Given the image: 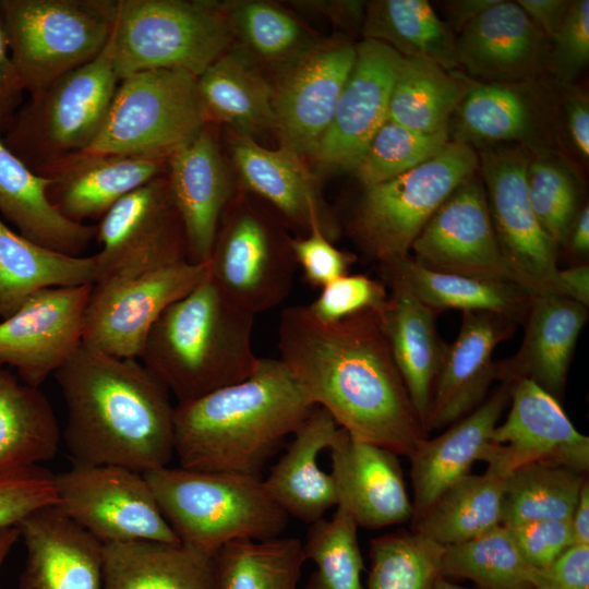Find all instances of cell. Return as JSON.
I'll return each mask as SVG.
<instances>
[{
    "instance_id": "11a10c76",
    "label": "cell",
    "mask_w": 589,
    "mask_h": 589,
    "mask_svg": "<svg viewBox=\"0 0 589 589\" xmlns=\"http://www.w3.org/2000/svg\"><path fill=\"white\" fill-rule=\"evenodd\" d=\"M525 562L542 568L574 544L570 520H533L507 527Z\"/></svg>"
},
{
    "instance_id": "816d5d0a",
    "label": "cell",
    "mask_w": 589,
    "mask_h": 589,
    "mask_svg": "<svg viewBox=\"0 0 589 589\" xmlns=\"http://www.w3.org/2000/svg\"><path fill=\"white\" fill-rule=\"evenodd\" d=\"M387 297L383 281L347 274L323 287L318 297L305 305L314 317L329 323L368 310L378 311Z\"/></svg>"
},
{
    "instance_id": "d6a6232c",
    "label": "cell",
    "mask_w": 589,
    "mask_h": 589,
    "mask_svg": "<svg viewBox=\"0 0 589 589\" xmlns=\"http://www.w3.org/2000/svg\"><path fill=\"white\" fill-rule=\"evenodd\" d=\"M49 184L8 148L0 134V218L38 244L82 256L96 237V225L64 217L49 200Z\"/></svg>"
},
{
    "instance_id": "9c48e42d",
    "label": "cell",
    "mask_w": 589,
    "mask_h": 589,
    "mask_svg": "<svg viewBox=\"0 0 589 589\" xmlns=\"http://www.w3.org/2000/svg\"><path fill=\"white\" fill-rule=\"evenodd\" d=\"M15 68L32 95L107 46L117 0H0Z\"/></svg>"
},
{
    "instance_id": "f35d334b",
    "label": "cell",
    "mask_w": 589,
    "mask_h": 589,
    "mask_svg": "<svg viewBox=\"0 0 589 589\" xmlns=\"http://www.w3.org/2000/svg\"><path fill=\"white\" fill-rule=\"evenodd\" d=\"M362 32L404 58L431 61L447 71L459 68L456 35L426 0H376L365 4Z\"/></svg>"
},
{
    "instance_id": "d6986e66",
    "label": "cell",
    "mask_w": 589,
    "mask_h": 589,
    "mask_svg": "<svg viewBox=\"0 0 589 589\" xmlns=\"http://www.w3.org/2000/svg\"><path fill=\"white\" fill-rule=\"evenodd\" d=\"M410 251L416 262L432 271L514 283L496 240L479 172L441 204Z\"/></svg>"
},
{
    "instance_id": "60d3db41",
    "label": "cell",
    "mask_w": 589,
    "mask_h": 589,
    "mask_svg": "<svg viewBox=\"0 0 589 589\" xmlns=\"http://www.w3.org/2000/svg\"><path fill=\"white\" fill-rule=\"evenodd\" d=\"M470 77L423 59L404 58L388 105L387 119L406 128L434 133L448 130Z\"/></svg>"
},
{
    "instance_id": "7c38bea8",
    "label": "cell",
    "mask_w": 589,
    "mask_h": 589,
    "mask_svg": "<svg viewBox=\"0 0 589 589\" xmlns=\"http://www.w3.org/2000/svg\"><path fill=\"white\" fill-rule=\"evenodd\" d=\"M498 247L516 285L533 294H558V248L536 218L526 171L531 151L519 144L477 152Z\"/></svg>"
},
{
    "instance_id": "2e32d148",
    "label": "cell",
    "mask_w": 589,
    "mask_h": 589,
    "mask_svg": "<svg viewBox=\"0 0 589 589\" xmlns=\"http://www.w3.org/2000/svg\"><path fill=\"white\" fill-rule=\"evenodd\" d=\"M509 411L492 432L481 460L486 470L505 478L531 462L589 469V437L580 433L560 404L533 381L509 382Z\"/></svg>"
},
{
    "instance_id": "9a60e30c",
    "label": "cell",
    "mask_w": 589,
    "mask_h": 589,
    "mask_svg": "<svg viewBox=\"0 0 589 589\" xmlns=\"http://www.w3.org/2000/svg\"><path fill=\"white\" fill-rule=\"evenodd\" d=\"M208 262L181 261L128 278L93 285L82 345L121 359H140L164 311L196 287Z\"/></svg>"
},
{
    "instance_id": "4316f807",
    "label": "cell",
    "mask_w": 589,
    "mask_h": 589,
    "mask_svg": "<svg viewBox=\"0 0 589 589\" xmlns=\"http://www.w3.org/2000/svg\"><path fill=\"white\" fill-rule=\"evenodd\" d=\"M16 528L26 549L20 589H101L103 542L56 505L29 514Z\"/></svg>"
},
{
    "instance_id": "ffe728a7",
    "label": "cell",
    "mask_w": 589,
    "mask_h": 589,
    "mask_svg": "<svg viewBox=\"0 0 589 589\" xmlns=\"http://www.w3.org/2000/svg\"><path fill=\"white\" fill-rule=\"evenodd\" d=\"M402 57L389 46L364 38L339 96L333 119L312 155L327 172L354 170L386 121Z\"/></svg>"
},
{
    "instance_id": "ee69618b",
    "label": "cell",
    "mask_w": 589,
    "mask_h": 589,
    "mask_svg": "<svg viewBox=\"0 0 589 589\" xmlns=\"http://www.w3.org/2000/svg\"><path fill=\"white\" fill-rule=\"evenodd\" d=\"M532 569L504 525L471 540L444 546L441 560L442 577L469 579L478 589H533Z\"/></svg>"
},
{
    "instance_id": "d590c367",
    "label": "cell",
    "mask_w": 589,
    "mask_h": 589,
    "mask_svg": "<svg viewBox=\"0 0 589 589\" xmlns=\"http://www.w3.org/2000/svg\"><path fill=\"white\" fill-rule=\"evenodd\" d=\"M206 124L226 123L250 135L275 128L273 86L238 52H225L196 77Z\"/></svg>"
},
{
    "instance_id": "03108f58",
    "label": "cell",
    "mask_w": 589,
    "mask_h": 589,
    "mask_svg": "<svg viewBox=\"0 0 589 589\" xmlns=\"http://www.w3.org/2000/svg\"><path fill=\"white\" fill-rule=\"evenodd\" d=\"M19 539L20 532L16 526L0 529V567Z\"/></svg>"
},
{
    "instance_id": "bcb514c9",
    "label": "cell",
    "mask_w": 589,
    "mask_h": 589,
    "mask_svg": "<svg viewBox=\"0 0 589 589\" xmlns=\"http://www.w3.org/2000/svg\"><path fill=\"white\" fill-rule=\"evenodd\" d=\"M444 546L410 530L373 538L365 589H434Z\"/></svg>"
},
{
    "instance_id": "52a82bcc",
    "label": "cell",
    "mask_w": 589,
    "mask_h": 589,
    "mask_svg": "<svg viewBox=\"0 0 589 589\" xmlns=\"http://www.w3.org/2000/svg\"><path fill=\"white\" fill-rule=\"evenodd\" d=\"M110 39L92 61L29 95L1 135L32 170L87 149L97 137L119 84Z\"/></svg>"
},
{
    "instance_id": "cb8c5ba5",
    "label": "cell",
    "mask_w": 589,
    "mask_h": 589,
    "mask_svg": "<svg viewBox=\"0 0 589 589\" xmlns=\"http://www.w3.org/2000/svg\"><path fill=\"white\" fill-rule=\"evenodd\" d=\"M533 81L479 82L470 79L448 133L457 142L483 147L516 143L549 148L550 109Z\"/></svg>"
},
{
    "instance_id": "db71d44e",
    "label": "cell",
    "mask_w": 589,
    "mask_h": 589,
    "mask_svg": "<svg viewBox=\"0 0 589 589\" xmlns=\"http://www.w3.org/2000/svg\"><path fill=\"white\" fill-rule=\"evenodd\" d=\"M291 249L305 281L320 289L347 275L357 260L354 254L336 248L320 230L302 238H291Z\"/></svg>"
},
{
    "instance_id": "5bb4252c",
    "label": "cell",
    "mask_w": 589,
    "mask_h": 589,
    "mask_svg": "<svg viewBox=\"0 0 589 589\" xmlns=\"http://www.w3.org/2000/svg\"><path fill=\"white\" fill-rule=\"evenodd\" d=\"M94 285L188 261L187 239L166 173L118 201L96 225Z\"/></svg>"
},
{
    "instance_id": "3957f363",
    "label": "cell",
    "mask_w": 589,
    "mask_h": 589,
    "mask_svg": "<svg viewBox=\"0 0 589 589\" xmlns=\"http://www.w3.org/2000/svg\"><path fill=\"white\" fill-rule=\"evenodd\" d=\"M316 407L280 359L247 378L175 406L180 467L261 477L286 437Z\"/></svg>"
},
{
    "instance_id": "e7e4bbea",
    "label": "cell",
    "mask_w": 589,
    "mask_h": 589,
    "mask_svg": "<svg viewBox=\"0 0 589 589\" xmlns=\"http://www.w3.org/2000/svg\"><path fill=\"white\" fill-rule=\"evenodd\" d=\"M574 543L589 544V481L582 484L570 517Z\"/></svg>"
},
{
    "instance_id": "f907efd6",
    "label": "cell",
    "mask_w": 589,
    "mask_h": 589,
    "mask_svg": "<svg viewBox=\"0 0 589 589\" xmlns=\"http://www.w3.org/2000/svg\"><path fill=\"white\" fill-rule=\"evenodd\" d=\"M57 504L55 474L40 466L0 473V529Z\"/></svg>"
},
{
    "instance_id": "30bf717a",
    "label": "cell",
    "mask_w": 589,
    "mask_h": 589,
    "mask_svg": "<svg viewBox=\"0 0 589 589\" xmlns=\"http://www.w3.org/2000/svg\"><path fill=\"white\" fill-rule=\"evenodd\" d=\"M205 125L195 76L141 71L119 81L105 122L85 152L167 158Z\"/></svg>"
},
{
    "instance_id": "8992f818",
    "label": "cell",
    "mask_w": 589,
    "mask_h": 589,
    "mask_svg": "<svg viewBox=\"0 0 589 589\" xmlns=\"http://www.w3.org/2000/svg\"><path fill=\"white\" fill-rule=\"evenodd\" d=\"M227 5L213 1L117 0L110 36L120 80L147 70H179L195 77L231 40Z\"/></svg>"
},
{
    "instance_id": "d4e9b609",
    "label": "cell",
    "mask_w": 589,
    "mask_h": 589,
    "mask_svg": "<svg viewBox=\"0 0 589 589\" xmlns=\"http://www.w3.org/2000/svg\"><path fill=\"white\" fill-rule=\"evenodd\" d=\"M167 158L79 152L37 171L50 181L48 196L68 219H100L127 194L166 173Z\"/></svg>"
},
{
    "instance_id": "4dcf8cb0",
    "label": "cell",
    "mask_w": 589,
    "mask_h": 589,
    "mask_svg": "<svg viewBox=\"0 0 589 589\" xmlns=\"http://www.w3.org/2000/svg\"><path fill=\"white\" fill-rule=\"evenodd\" d=\"M388 297L377 311L397 369L423 425L447 345L438 335L435 314L398 278L383 274ZM425 428V426H424Z\"/></svg>"
},
{
    "instance_id": "1f68e13d",
    "label": "cell",
    "mask_w": 589,
    "mask_h": 589,
    "mask_svg": "<svg viewBox=\"0 0 589 589\" xmlns=\"http://www.w3.org/2000/svg\"><path fill=\"white\" fill-rule=\"evenodd\" d=\"M338 431L333 417L316 406L262 479L268 495L289 517L311 525L337 506L334 479L318 466L317 458L329 448Z\"/></svg>"
},
{
    "instance_id": "7402d4cb",
    "label": "cell",
    "mask_w": 589,
    "mask_h": 589,
    "mask_svg": "<svg viewBox=\"0 0 589 589\" xmlns=\"http://www.w3.org/2000/svg\"><path fill=\"white\" fill-rule=\"evenodd\" d=\"M328 450L337 506L358 527L381 529L411 521L412 502L397 454L358 440L341 428Z\"/></svg>"
},
{
    "instance_id": "003e7915",
    "label": "cell",
    "mask_w": 589,
    "mask_h": 589,
    "mask_svg": "<svg viewBox=\"0 0 589 589\" xmlns=\"http://www.w3.org/2000/svg\"><path fill=\"white\" fill-rule=\"evenodd\" d=\"M434 589H468V588L458 586V585L452 582L449 579H446V578L440 576L438 579L435 582Z\"/></svg>"
},
{
    "instance_id": "8fae6325",
    "label": "cell",
    "mask_w": 589,
    "mask_h": 589,
    "mask_svg": "<svg viewBox=\"0 0 589 589\" xmlns=\"http://www.w3.org/2000/svg\"><path fill=\"white\" fill-rule=\"evenodd\" d=\"M297 268L291 237L248 201L230 200L208 260V275L220 292L255 316L289 296Z\"/></svg>"
},
{
    "instance_id": "5b68a950",
    "label": "cell",
    "mask_w": 589,
    "mask_h": 589,
    "mask_svg": "<svg viewBox=\"0 0 589 589\" xmlns=\"http://www.w3.org/2000/svg\"><path fill=\"white\" fill-rule=\"evenodd\" d=\"M143 474L179 542L205 556L232 541L281 537L288 526L261 477L180 466Z\"/></svg>"
},
{
    "instance_id": "ba28073f",
    "label": "cell",
    "mask_w": 589,
    "mask_h": 589,
    "mask_svg": "<svg viewBox=\"0 0 589 589\" xmlns=\"http://www.w3.org/2000/svg\"><path fill=\"white\" fill-rule=\"evenodd\" d=\"M478 172L474 148L450 141L411 170L364 188L350 224L354 241L381 265L407 257L435 211L457 187Z\"/></svg>"
},
{
    "instance_id": "277c9868",
    "label": "cell",
    "mask_w": 589,
    "mask_h": 589,
    "mask_svg": "<svg viewBox=\"0 0 589 589\" xmlns=\"http://www.w3.org/2000/svg\"><path fill=\"white\" fill-rule=\"evenodd\" d=\"M255 316L204 279L178 299L151 328L142 363L178 400L196 399L240 382L257 368Z\"/></svg>"
},
{
    "instance_id": "7bdbcfd3",
    "label": "cell",
    "mask_w": 589,
    "mask_h": 589,
    "mask_svg": "<svg viewBox=\"0 0 589 589\" xmlns=\"http://www.w3.org/2000/svg\"><path fill=\"white\" fill-rule=\"evenodd\" d=\"M587 473L558 465L531 462L504 479L502 525L570 520Z\"/></svg>"
},
{
    "instance_id": "ab89813d",
    "label": "cell",
    "mask_w": 589,
    "mask_h": 589,
    "mask_svg": "<svg viewBox=\"0 0 589 589\" xmlns=\"http://www.w3.org/2000/svg\"><path fill=\"white\" fill-rule=\"evenodd\" d=\"M504 479L467 474L447 488L411 530L442 545L471 540L502 525Z\"/></svg>"
},
{
    "instance_id": "c3c4849f",
    "label": "cell",
    "mask_w": 589,
    "mask_h": 589,
    "mask_svg": "<svg viewBox=\"0 0 589 589\" xmlns=\"http://www.w3.org/2000/svg\"><path fill=\"white\" fill-rule=\"evenodd\" d=\"M448 130L424 133L386 119L356 167L364 188L392 180L435 156L448 143Z\"/></svg>"
},
{
    "instance_id": "6da1fadb",
    "label": "cell",
    "mask_w": 589,
    "mask_h": 589,
    "mask_svg": "<svg viewBox=\"0 0 589 589\" xmlns=\"http://www.w3.org/2000/svg\"><path fill=\"white\" fill-rule=\"evenodd\" d=\"M277 345L279 359L313 402L351 436L406 457L428 437L377 311L326 323L305 304L288 306Z\"/></svg>"
},
{
    "instance_id": "4fadbf2b",
    "label": "cell",
    "mask_w": 589,
    "mask_h": 589,
    "mask_svg": "<svg viewBox=\"0 0 589 589\" xmlns=\"http://www.w3.org/2000/svg\"><path fill=\"white\" fill-rule=\"evenodd\" d=\"M55 486L60 512L103 543H180L141 472L74 462L55 474Z\"/></svg>"
},
{
    "instance_id": "f1b7e54d",
    "label": "cell",
    "mask_w": 589,
    "mask_h": 589,
    "mask_svg": "<svg viewBox=\"0 0 589 589\" xmlns=\"http://www.w3.org/2000/svg\"><path fill=\"white\" fill-rule=\"evenodd\" d=\"M509 382H502L479 407L447 426L441 435L424 438L408 457L413 488L411 524L481 460L492 432L509 404Z\"/></svg>"
},
{
    "instance_id": "e575fe53",
    "label": "cell",
    "mask_w": 589,
    "mask_h": 589,
    "mask_svg": "<svg viewBox=\"0 0 589 589\" xmlns=\"http://www.w3.org/2000/svg\"><path fill=\"white\" fill-rule=\"evenodd\" d=\"M96 278L95 255L57 252L23 237L0 218V318L39 290L94 285Z\"/></svg>"
},
{
    "instance_id": "44dd1931",
    "label": "cell",
    "mask_w": 589,
    "mask_h": 589,
    "mask_svg": "<svg viewBox=\"0 0 589 589\" xmlns=\"http://www.w3.org/2000/svg\"><path fill=\"white\" fill-rule=\"evenodd\" d=\"M516 322L492 312L465 311L458 335L447 349L436 377L425 430L449 426L479 407L497 380L493 351L510 338Z\"/></svg>"
},
{
    "instance_id": "6125c7cd",
    "label": "cell",
    "mask_w": 589,
    "mask_h": 589,
    "mask_svg": "<svg viewBox=\"0 0 589 589\" xmlns=\"http://www.w3.org/2000/svg\"><path fill=\"white\" fill-rule=\"evenodd\" d=\"M497 0H452L445 2L447 25L457 36L461 29Z\"/></svg>"
},
{
    "instance_id": "f5cc1de1",
    "label": "cell",
    "mask_w": 589,
    "mask_h": 589,
    "mask_svg": "<svg viewBox=\"0 0 589 589\" xmlns=\"http://www.w3.org/2000/svg\"><path fill=\"white\" fill-rule=\"evenodd\" d=\"M589 61V1L573 0L556 34L549 40L546 69L561 85H569Z\"/></svg>"
},
{
    "instance_id": "681fc988",
    "label": "cell",
    "mask_w": 589,
    "mask_h": 589,
    "mask_svg": "<svg viewBox=\"0 0 589 589\" xmlns=\"http://www.w3.org/2000/svg\"><path fill=\"white\" fill-rule=\"evenodd\" d=\"M227 12L232 33L265 61L286 64L311 45L302 25L272 3L243 1Z\"/></svg>"
},
{
    "instance_id": "b9f144b4",
    "label": "cell",
    "mask_w": 589,
    "mask_h": 589,
    "mask_svg": "<svg viewBox=\"0 0 589 589\" xmlns=\"http://www.w3.org/2000/svg\"><path fill=\"white\" fill-rule=\"evenodd\" d=\"M213 560L216 589H298L305 562L302 541L283 536L229 542Z\"/></svg>"
},
{
    "instance_id": "ac0fdd59",
    "label": "cell",
    "mask_w": 589,
    "mask_h": 589,
    "mask_svg": "<svg viewBox=\"0 0 589 589\" xmlns=\"http://www.w3.org/2000/svg\"><path fill=\"white\" fill-rule=\"evenodd\" d=\"M356 59L346 40L312 43L287 62L273 86L275 129L283 145L313 155L326 132Z\"/></svg>"
},
{
    "instance_id": "91938a15",
    "label": "cell",
    "mask_w": 589,
    "mask_h": 589,
    "mask_svg": "<svg viewBox=\"0 0 589 589\" xmlns=\"http://www.w3.org/2000/svg\"><path fill=\"white\" fill-rule=\"evenodd\" d=\"M516 3L548 40L560 29L570 5L569 0H518Z\"/></svg>"
},
{
    "instance_id": "94428289",
    "label": "cell",
    "mask_w": 589,
    "mask_h": 589,
    "mask_svg": "<svg viewBox=\"0 0 589 589\" xmlns=\"http://www.w3.org/2000/svg\"><path fill=\"white\" fill-rule=\"evenodd\" d=\"M558 294L589 305V266L581 263L558 272Z\"/></svg>"
},
{
    "instance_id": "7a4b0ae2",
    "label": "cell",
    "mask_w": 589,
    "mask_h": 589,
    "mask_svg": "<svg viewBox=\"0 0 589 589\" xmlns=\"http://www.w3.org/2000/svg\"><path fill=\"white\" fill-rule=\"evenodd\" d=\"M52 376L67 407L61 438L75 464L141 473L169 465L175 406L143 363L81 345Z\"/></svg>"
},
{
    "instance_id": "f6af8a7d",
    "label": "cell",
    "mask_w": 589,
    "mask_h": 589,
    "mask_svg": "<svg viewBox=\"0 0 589 589\" xmlns=\"http://www.w3.org/2000/svg\"><path fill=\"white\" fill-rule=\"evenodd\" d=\"M302 544L305 561L315 565L304 589H365L358 526L344 508L309 525Z\"/></svg>"
},
{
    "instance_id": "7dc6e473",
    "label": "cell",
    "mask_w": 589,
    "mask_h": 589,
    "mask_svg": "<svg viewBox=\"0 0 589 589\" xmlns=\"http://www.w3.org/2000/svg\"><path fill=\"white\" fill-rule=\"evenodd\" d=\"M529 203L539 224L558 248L579 212L576 179L550 148L531 151L526 171Z\"/></svg>"
},
{
    "instance_id": "83f0119b",
    "label": "cell",
    "mask_w": 589,
    "mask_h": 589,
    "mask_svg": "<svg viewBox=\"0 0 589 589\" xmlns=\"http://www.w3.org/2000/svg\"><path fill=\"white\" fill-rule=\"evenodd\" d=\"M231 152L249 191L309 233L320 230L330 241L337 239L338 224L302 156L285 145L278 149L265 148L245 134L233 139Z\"/></svg>"
},
{
    "instance_id": "6f0895ef",
    "label": "cell",
    "mask_w": 589,
    "mask_h": 589,
    "mask_svg": "<svg viewBox=\"0 0 589 589\" xmlns=\"http://www.w3.org/2000/svg\"><path fill=\"white\" fill-rule=\"evenodd\" d=\"M25 87L13 62L0 11V134L2 135L22 106Z\"/></svg>"
},
{
    "instance_id": "74e56055",
    "label": "cell",
    "mask_w": 589,
    "mask_h": 589,
    "mask_svg": "<svg viewBox=\"0 0 589 589\" xmlns=\"http://www.w3.org/2000/svg\"><path fill=\"white\" fill-rule=\"evenodd\" d=\"M60 442L48 398L0 365V473L51 460Z\"/></svg>"
},
{
    "instance_id": "f546056e",
    "label": "cell",
    "mask_w": 589,
    "mask_h": 589,
    "mask_svg": "<svg viewBox=\"0 0 589 589\" xmlns=\"http://www.w3.org/2000/svg\"><path fill=\"white\" fill-rule=\"evenodd\" d=\"M587 320L588 308L574 300L551 293L531 296L520 348L496 362L497 380L529 378L560 400Z\"/></svg>"
},
{
    "instance_id": "be15d7a7",
    "label": "cell",
    "mask_w": 589,
    "mask_h": 589,
    "mask_svg": "<svg viewBox=\"0 0 589 589\" xmlns=\"http://www.w3.org/2000/svg\"><path fill=\"white\" fill-rule=\"evenodd\" d=\"M568 252L575 257H585L589 253V206H582L577 213L564 241Z\"/></svg>"
},
{
    "instance_id": "484cf974",
    "label": "cell",
    "mask_w": 589,
    "mask_h": 589,
    "mask_svg": "<svg viewBox=\"0 0 589 589\" xmlns=\"http://www.w3.org/2000/svg\"><path fill=\"white\" fill-rule=\"evenodd\" d=\"M206 127L166 161L169 190L185 233L188 261L195 264L208 262L220 217L231 200L228 172Z\"/></svg>"
},
{
    "instance_id": "603a6c76",
    "label": "cell",
    "mask_w": 589,
    "mask_h": 589,
    "mask_svg": "<svg viewBox=\"0 0 589 589\" xmlns=\"http://www.w3.org/2000/svg\"><path fill=\"white\" fill-rule=\"evenodd\" d=\"M456 50L471 80L524 82L546 69L549 40L516 1L497 0L456 36Z\"/></svg>"
},
{
    "instance_id": "680465c9",
    "label": "cell",
    "mask_w": 589,
    "mask_h": 589,
    "mask_svg": "<svg viewBox=\"0 0 589 589\" xmlns=\"http://www.w3.org/2000/svg\"><path fill=\"white\" fill-rule=\"evenodd\" d=\"M563 86L562 108L565 127L576 153L585 161L589 158V100L587 94L569 85Z\"/></svg>"
},
{
    "instance_id": "836d02e7",
    "label": "cell",
    "mask_w": 589,
    "mask_h": 589,
    "mask_svg": "<svg viewBox=\"0 0 589 589\" xmlns=\"http://www.w3.org/2000/svg\"><path fill=\"white\" fill-rule=\"evenodd\" d=\"M101 589H216L214 560L181 543H103Z\"/></svg>"
},
{
    "instance_id": "e0dca14e",
    "label": "cell",
    "mask_w": 589,
    "mask_h": 589,
    "mask_svg": "<svg viewBox=\"0 0 589 589\" xmlns=\"http://www.w3.org/2000/svg\"><path fill=\"white\" fill-rule=\"evenodd\" d=\"M93 285L39 290L0 320V365L39 387L81 347Z\"/></svg>"
},
{
    "instance_id": "9f6ffc18",
    "label": "cell",
    "mask_w": 589,
    "mask_h": 589,
    "mask_svg": "<svg viewBox=\"0 0 589 589\" xmlns=\"http://www.w3.org/2000/svg\"><path fill=\"white\" fill-rule=\"evenodd\" d=\"M533 589H589V544L574 543L550 564L533 568Z\"/></svg>"
},
{
    "instance_id": "8d00e7d4",
    "label": "cell",
    "mask_w": 589,
    "mask_h": 589,
    "mask_svg": "<svg viewBox=\"0 0 589 589\" xmlns=\"http://www.w3.org/2000/svg\"><path fill=\"white\" fill-rule=\"evenodd\" d=\"M381 267L383 274L401 280L435 312L447 309L492 312L518 323L525 320L530 304L531 296L512 281L432 271L411 255Z\"/></svg>"
}]
</instances>
